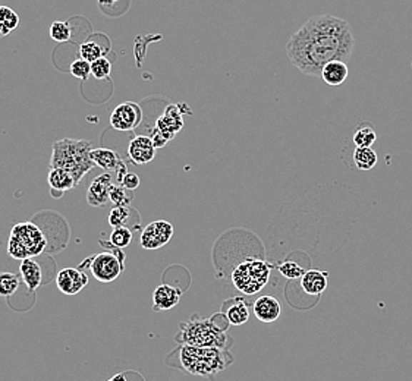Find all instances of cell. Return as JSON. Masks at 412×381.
Instances as JSON below:
<instances>
[{
  "mask_svg": "<svg viewBox=\"0 0 412 381\" xmlns=\"http://www.w3.org/2000/svg\"><path fill=\"white\" fill-rule=\"evenodd\" d=\"M355 37L348 21L333 15L310 18L286 41V54L302 73L318 76L324 65L333 61L349 62Z\"/></svg>",
  "mask_w": 412,
  "mask_h": 381,
  "instance_id": "1",
  "label": "cell"
},
{
  "mask_svg": "<svg viewBox=\"0 0 412 381\" xmlns=\"http://www.w3.org/2000/svg\"><path fill=\"white\" fill-rule=\"evenodd\" d=\"M172 355L178 357L175 365L199 377H214L232 362L228 350L217 347L182 345Z\"/></svg>",
  "mask_w": 412,
  "mask_h": 381,
  "instance_id": "2",
  "label": "cell"
},
{
  "mask_svg": "<svg viewBox=\"0 0 412 381\" xmlns=\"http://www.w3.org/2000/svg\"><path fill=\"white\" fill-rule=\"evenodd\" d=\"M93 144L86 140L65 138L53 144L50 169H65L78 185L96 165L91 160Z\"/></svg>",
  "mask_w": 412,
  "mask_h": 381,
  "instance_id": "3",
  "label": "cell"
},
{
  "mask_svg": "<svg viewBox=\"0 0 412 381\" xmlns=\"http://www.w3.org/2000/svg\"><path fill=\"white\" fill-rule=\"evenodd\" d=\"M175 340L181 345L226 350L229 337L221 325L214 322V318L192 317L189 321L179 324V333L175 336Z\"/></svg>",
  "mask_w": 412,
  "mask_h": 381,
  "instance_id": "4",
  "label": "cell"
},
{
  "mask_svg": "<svg viewBox=\"0 0 412 381\" xmlns=\"http://www.w3.org/2000/svg\"><path fill=\"white\" fill-rule=\"evenodd\" d=\"M47 248V236L33 222H22L12 228L8 254L15 260L36 258Z\"/></svg>",
  "mask_w": 412,
  "mask_h": 381,
  "instance_id": "5",
  "label": "cell"
},
{
  "mask_svg": "<svg viewBox=\"0 0 412 381\" xmlns=\"http://www.w3.org/2000/svg\"><path fill=\"white\" fill-rule=\"evenodd\" d=\"M271 265L260 258H246L239 263L232 271L233 286L245 293L254 295L268 283Z\"/></svg>",
  "mask_w": 412,
  "mask_h": 381,
  "instance_id": "6",
  "label": "cell"
},
{
  "mask_svg": "<svg viewBox=\"0 0 412 381\" xmlns=\"http://www.w3.org/2000/svg\"><path fill=\"white\" fill-rule=\"evenodd\" d=\"M84 268H90L96 280L101 283H112L125 270V254L119 248H115V251L100 253L81 263L79 270Z\"/></svg>",
  "mask_w": 412,
  "mask_h": 381,
  "instance_id": "7",
  "label": "cell"
},
{
  "mask_svg": "<svg viewBox=\"0 0 412 381\" xmlns=\"http://www.w3.org/2000/svg\"><path fill=\"white\" fill-rule=\"evenodd\" d=\"M174 236V226L166 220H156L147 225L140 236V247L147 251L159 250L168 245Z\"/></svg>",
  "mask_w": 412,
  "mask_h": 381,
  "instance_id": "8",
  "label": "cell"
},
{
  "mask_svg": "<svg viewBox=\"0 0 412 381\" xmlns=\"http://www.w3.org/2000/svg\"><path fill=\"white\" fill-rule=\"evenodd\" d=\"M143 113L136 103H122L115 107L111 115V125L118 131H132L141 123Z\"/></svg>",
  "mask_w": 412,
  "mask_h": 381,
  "instance_id": "9",
  "label": "cell"
},
{
  "mask_svg": "<svg viewBox=\"0 0 412 381\" xmlns=\"http://www.w3.org/2000/svg\"><path fill=\"white\" fill-rule=\"evenodd\" d=\"M89 276L84 270L79 268H64L56 275V286L58 289L68 296H74L79 293L82 289L87 288Z\"/></svg>",
  "mask_w": 412,
  "mask_h": 381,
  "instance_id": "10",
  "label": "cell"
},
{
  "mask_svg": "<svg viewBox=\"0 0 412 381\" xmlns=\"http://www.w3.org/2000/svg\"><path fill=\"white\" fill-rule=\"evenodd\" d=\"M182 126H184V119H182V112L179 111V106L171 104L164 108L161 116L156 121V126L153 131L160 133L166 141H171L182 129Z\"/></svg>",
  "mask_w": 412,
  "mask_h": 381,
  "instance_id": "11",
  "label": "cell"
},
{
  "mask_svg": "<svg viewBox=\"0 0 412 381\" xmlns=\"http://www.w3.org/2000/svg\"><path fill=\"white\" fill-rule=\"evenodd\" d=\"M128 156L134 165L139 166L153 161V158L156 157V146L151 137H147V135L135 137L128 146Z\"/></svg>",
  "mask_w": 412,
  "mask_h": 381,
  "instance_id": "12",
  "label": "cell"
},
{
  "mask_svg": "<svg viewBox=\"0 0 412 381\" xmlns=\"http://www.w3.org/2000/svg\"><path fill=\"white\" fill-rule=\"evenodd\" d=\"M114 186L112 175L106 172L97 176L87 190V201L93 207H103L107 201H111V189Z\"/></svg>",
  "mask_w": 412,
  "mask_h": 381,
  "instance_id": "13",
  "label": "cell"
},
{
  "mask_svg": "<svg viewBox=\"0 0 412 381\" xmlns=\"http://www.w3.org/2000/svg\"><path fill=\"white\" fill-rule=\"evenodd\" d=\"M182 292L171 285H160L153 293V311H169L181 301Z\"/></svg>",
  "mask_w": 412,
  "mask_h": 381,
  "instance_id": "14",
  "label": "cell"
},
{
  "mask_svg": "<svg viewBox=\"0 0 412 381\" xmlns=\"http://www.w3.org/2000/svg\"><path fill=\"white\" fill-rule=\"evenodd\" d=\"M253 313L261 322H274L281 317L282 308L276 298L266 295L256 299V303L253 305Z\"/></svg>",
  "mask_w": 412,
  "mask_h": 381,
  "instance_id": "15",
  "label": "cell"
},
{
  "mask_svg": "<svg viewBox=\"0 0 412 381\" xmlns=\"http://www.w3.org/2000/svg\"><path fill=\"white\" fill-rule=\"evenodd\" d=\"M21 279L29 288V292H36L44 282L43 279V268L36 258H26L21 261L19 265Z\"/></svg>",
  "mask_w": 412,
  "mask_h": 381,
  "instance_id": "16",
  "label": "cell"
},
{
  "mask_svg": "<svg viewBox=\"0 0 412 381\" xmlns=\"http://www.w3.org/2000/svg\"><path fill=\"white\" fill-rule=\"evenodd\" d=\"M47 183L51 190V197L53 198H61L64 193L72 189L76 186L74 176L66 172L65 169H50L47 175Z\"/></svg>",
  "mask_w": 412,
  "mask_h": 381,
  "instance_id": "17",
  "label": "cell"
},
{
  "mask_svg": "<svg viewBox=\"0 0 412 381\" xmlns=\"http://www.w3.org/2000/svg\"><path fill=\"white\" fill-rule=\"evenodd\" d=\"M348 75H349L348 64L342 62V61H333V62H328L327 65H324V68L321 69L320 78L324 81L327 86L339 87L348 79Z\"/></svg>",
  "mask_w": 412,
  "mask_h": 381,
  "instance_id": "18",
  "label": "cell"
},
{
  "mask_svg": "<svg viewBox=\"0 0 412 381\" xmlns=\"http://www.w3.org/2000/svg\"><path fill=\"white\" fill-rule=\"evenodd\" d=\"M327 273L320 270H308L301 278V288L311 296H320L327 288Z\"/></svg>",
  "mask_w": 412,
  "mask_h": 381,
  "instance_id": "19",
  "label": "cell"
},
{
  "mask_svg": "<svg viewBox=\"0 0 412 381\" xmlns=\"http://www.w3.org/2000/svg\"><path fill=\"white\" fill-rule=\"evenodd\" d=\"M91 160L96 166L104 171H116L119 163L122 161L119 154L111 148H93Z\"/></svg>",
  "mask_w": 412,
  "mask_h": 381,
  "instance_id": "20",
  "label": "cell"
},
{
  "mask_svg": "<svg viewBox=\"0 0 412 381\" xmlns=\"http://www.w3.org/2000/svg\"><path fill=\"white\" fill-rule=\"evenodd\" d=\"M226 320L233 325H242L250 318V310L241 298H235L233 304L228 307V311H225Z\"/></svg>",
  "mask_w": 412,
  "mask_h": 381,
  "instance_id": "21",
  "label": "cell"
},
{
  "mask_svg": "<svg viewBox=\"0 0 412 381\" xmlns=\"http://www.w3.org/2000/svg\"><path fill=\"white\" fill-rule=\"evenodd\" d=\"M353 163L360 171H371L377 165V154L371 147H356L353 150Z\"/></svg>",
  "mask_w": 412,
  "mask_h": 381,
  "instance_id": "22",
  "label": "cell"
},
{
  "mask_svg": "<svg viewBox=\"0 0 412 381\" xmlns=\"http://www.w3.org/2000/svg\"><path fill=\"white\" fill-rule=\"evenodd\" d=\"M19 25V16L8 6H0V37L15 31Z\"/></svg>",
  "mask_w": 412,
  "mask_h": 381,
  "instance_id": "23",
  "label": "cell"
},
{
  "mask_svg": "<svg viewBox=\"0 0 412 381\" xmlns=\"http://www.w3.org/2000/svg\"><path fill=\"white\" fill-rule=\"evenodd\" d=\"M79 58L93 64L104 58V49L96 41H86L79 46Z\"/></svg>",
  "mask_w": 412,
  "mask_h": 381,
  "instance_id": "24",
  "label": "cell"
},
{
  "mask_svg": "<svg viewBox=\"0 0 412 381\" xmlns=\"http://www.w3.org/2000/svg\"><path fill=\"white\" fill-rule=\"evenodd\" d=\"M111 201L115 204V207H128L134 201V193L121 183H114L111 189Z\"/></svg>",
  "mask_w": 412,
  "mask_h": 381,
  "instance_id": "25",
  "label": "cell"
},
{
  "mask_svg": "<svg viewBox=\"0 0 412 381\" xmlns=\"http://www.w3.org/2000/svg\"><path fill=\"white\" fill-rule=\"evenodd\" d=\"M21 279L14 273H0V296L11 298L19 289Z\"/></svg>",
  "mask_w": 412,
  "mask_h": 381,
  "instance_id": "26",
  "label": "cell"
},
{
  "mask_svg": "<svg viewBox=\"0 0 412 381\" xmlns=\"http://www.w3.org/2000/svg\"><path fill=\"white\" fill-rule=\"evenodd\" d=\"M131 208L129 207H114L112 211L109 213V225L114 229L116 228H126L128 222L131 220Z\"/></svg>",
  "mask_w": 412,
  "mask_h": 381,
  "instance_id": "27",
  "label": "cell"
},
{
  "mask_svg": "<svg viewBox=\"0 0 412 381\" xmlns=\"http://www.w3.org/2000/svg\"><path fill=\"white\" fill-rule=\"evenodd\" d=\"M109 245L114 248H126L132 242V230L129 228H116L112 230L111 238H109Z\"/></svg>",
  "mask_w": 412,
  "mask_h": 381,
  "instance_id": "28",
  "label": "cell"
},
{
  "mask_svg": "<svg viewBox=\"0 0 412 381\" xmlns=\"http://www.w3.org/2000/svg\"><path fill=\"white\" fill-rule=\"evenodd\" d=\"M376 140H377V133L370 125L361 126L353 133V143L356 147H371L376 143Z\"/></svg>",
  "mask_w": 412,
  "mask_h": 381,
  "instance_id": "29",
  "label": "cell"
},
{
  "mask_svg": "<svg viewBox=\"0 0 412 381\" xmlns=\"http://www.w3.org/2000/svg\"><path fill=\"white\" fill-rule=\"evenodd\" d=\"M72 31H71V26L66 22L62 21H54L50 25V37L51 40L58 41V43H65L71 39Z\"/></svg>",
  "mask_w": 412,
  "mask_h": 381,
  "instance_id": "30",
  "label": "cell"
},
{
  "mask_svg": "<svg viewBox=\"0 0 412 381\" xmlns=\"http://www.w3.org/2000/svg\"><path fill=\"white\" fill-rule=\"evenodd\" d=\"M278 270L281 271V273H282L285 278H288V279L302 278V276L306 275V271H307V270L302 268L301 265H298L296 263H293V261H285V263L279 264V265H278Z\"/></svg>",
  "mask_w": 412,
  "mask_h": 381,
  "instance_id": "31",
  "label": "cell"
},
{
  "mask_svg": "<svg viewBox=\"0 0 412 381\" xmlns=\"http://www.w3.org/2000/svg\"><path fill=\"white\" fill-rule=\"evenodd\" d=\"M112 72V64L109 59L101 58L91 64V75L96 79H106Z\"/></svg>",
  "mask_w": 412,
  "mask_h": 381,
  "instance_id": "32",
  "label": "cell"
},
{
  "mask_svg": "<svg viewBox=\"0 0 412 381\" xmlns=\"http://www.w3.org/2000/svg\"><path fill=\"white\" fill-rule=\"evenodd\" d=\"M71 73L78 78V79H82V81H86L90 75H91V64L84 61V59H76L72 62L71 65Z\"/></svg>",
  "mask_w": 412,
  "mask_h": 381,
  "instance_id": "33",
  "label": "cell"
},
{
  "mask_svg": "<svg viewBox=\"0 0 412 381\" xmlns=\"http://www.w3.org/2000/svg\"><path fill=\"white\" fill-rule=\"evenodd\" d=\"M140 183H141V181H140L139 175H135V173H132V172H128V173L122 178V181H121V185H124L125 188H128V189H131V190L139 188Z\"/></svg>",
  "mask_w": 412,
  "mask_h": 381,
  "instance_id": "34",
  "label": "cell"
},
{
  "mask_svg": "<svg viewBox=\"0 0 412 381\" xmlns=\"http://www.w3.org/2000/svg\"><path fill=\"white\" fill-rule=\"evenodd\" d=\"M119 2H121V0H99V5L101 8V11L104 12L106 8H111V6H114V5L119 4Z\"/></svg>",
  "mask_w": 412,
  "mask_h": 381,
  "instance_id": "35",
  "label": "cell"
},
{
  "mask_svg": "<svg viewBox=\"0 0 412 381\" xmlns=\"http://www.w3.org/2000/svg\"><path fill=\"white\" fill-rule=\"evenodd\" d=\"M109 381H128V378H126V374H125V372H119V374L114 375Z\"/></svg>",
  "mask_w": 412,
  "mask_h": 381,
  "instance_id": "36",
  "label": "cell"
}]
</instances>
